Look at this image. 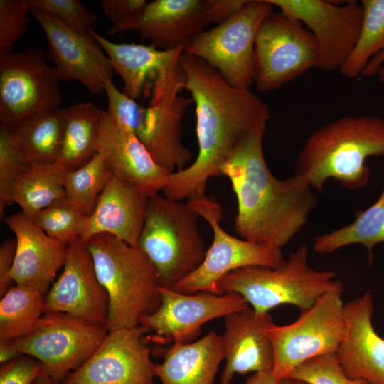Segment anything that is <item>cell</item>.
Here are the masks:
<instances>
[{
	"label": "cell",
	"instance_id": "obj_1",
	"mask_svg": "<svg viewBox=\"0 0 384 384\" xmlns=\"http://www.w3.org/2000/svg\"><path fill=\"white\" fill-rule=\"evenodd\" d=\"M180 63L184 90L195 104L198 154L186 168L171 173L162 190L165 197L177 201L206 196L208 179L221 175L230 153L255 125L271 117L260 98L230 85L204 60L183 52Z\"/></svg>",
	"mask_w": 384,
	"mask_h": 384
},
{
	"label": "cell",
	"instance_id": "obj_2",
	"mask_svg": "<svg viewBox=\"0 0 384 384\" xmlns=\"http://www.w3.org/2000/svg\"><path fill=\"white\" fill-rule=\"evenodd\" d=\"M267 122L255 125L221 167L238 201L235 230L252 242L280 248L306 224L317 197L300 176L278 179L265 159L262 140Z\"/></svg>",
	"mask_w": 384,
	"mask_h": 384
},
{
	"label": "cell",
	"instance_id": "obj_3",
	"mask_svg": "<svg viewBox=\"0 0 384 384\" xmlns=\"http://www.w3.org/2000/svg\"><path fill=\"white\" fill-rule=\"evenodd\" d=\"M185 75L180 59L163 70L154 80L148 105H142L107 82L104 91L106 111L131 131L143 144L154 160L171 173L188 166L192 152L182 142L183 119L191 97L181 93Z\"/></svg>",
	"mask_w": 384,
	"mask_h": 384
},
{
	"label": "cell",
	"instance_id": "obj_4",
	"mask_svg": "<svg viewBox=\"0 0 384 384\" xmlns=\"http://www.w3.org/2000/svg\"><path fill=\"white\" fill-rule=\"evenodd\" d=\"M384 156V119L345 116L330 122L307 138L295 165V175L321 191L329 178L353 191L368 182L367 158Z\"/></svg>",
	"mask_w": 384,
	"mask_h": 384
},
{
	"label": "cell",
	"instance_id": "obj_5",
	"mask_svg": "<svg viewBox=\"0 0 384 384\" xmlns=\"http://www.w3.org/2000/svg\"><path fill=\"white\" fill-rule=\"evenodd\" d=\"M85 244L109 295L107 331L136 326L142 316L160 307L156 270L139 247L108 233L94 235Z\"/></svg>",
	"mask_w": 384,
	"mask_h": 384
},
{
	"label": "cell",
	"instance_id": "obj_6",
	"mask_svg": "<svg viewBox=\"0 0 384 384\" xmlns=\"http://www.w3.org/2000/svg\"><path fill=\"white\" fill-rule=\"evenodd\" d=\"M309 250L302 245L276 267L247 266L233 270L217 283L219 295L235 292L258 313L282 304L304 311L324 294L341 285L332 270L319 271L310 267Z\"/></svg>",
	"mask_w": 384,
	"mask_h": 384
},
{
	"label": "cell",
	"instance_id": "obj_7",
	"mask_svg": "<svg viewBox=\"0 0 384 384\" xmlns=\"http://www.w3.org/2000/svg\"><path fill=\"white\" fill-rule=\"evenodd\" d=\"M199 218L188 203L158 194L149 198L136 246L156 269L160 287L171 289L203 262L206 250Z\"/></svg>",
	"mask_w": 384,
	"mask_h": 384
},
{
	"label": "cell",
	"instance_id": "obj_8",
	"mask_svg": "<svg viewBox=\"0 0 384 384\" xmlns=\"http://www.w3.org/2000/svg\"><path fill=\"white\" fill-rule=\"evenodd\" d=\"M272 8L267 0H247L229 18L196 36L184 53L204 60L232 87L250 90L253 84L255 39Z\"/></svg>",
	"mask_w": 384,
	"mask_h": 384
},
{
	"label": "cell",
	"instance_id": "obj_9",
	"mask_svg": "<svg viewBox=\"0 0 384 384\" xmlns=\"http://www.w3.org/2000/svg\"><path fill=\"white\" fill-rule=\"evenodd\" d=\"M108 331L65 313L48 312L27 336L0 347L16 356L28 355L37 359L43 371L62 383L84 363L102 343Z\"/></svg>",
	"mask_w": 384,
	"mask_h": 384
},
{
	"label": "cell",
	"instance_id": "obj_10",
	"mask_svg": "<svg viewBox=\"0 0 384 384\" xmlns=\"http://www.w3.org/2000/svg\"><path fill=\"white\" fill-rule=\"evenodd\" d=\"M60 79L44 50L26 47L0 55V122L12 130L60 109Z\"/></svg>",
	"mask_w": 384,
	"mask_h": 384
},
{
	"label": "cell",
	"instance_id": "obj_11",
	"mask_svg": "<svg viewBox=\"0 0 384 384\" xmlns=\"http://www.w3.org/2000/svg\"><path fill=\"white\" fill-rule=\"evenodd\" d=\"M341 285L321 295L309 309L301 311L294 322L277 326L268 333L272 342L278 380L288 377L304 361L335 353L346 328Z\"/></svg>",
	"mask_w": 384,
	"mask_h": 384
},
{
	"label": "cell",
	"instance_id": "obj_12",
	"mask_svg": "<svg viewBox=\"0 0 384 384\" xmlns=\"http://www.w3.org/2000/svg\"><path fill=\"white\" fill-rule=\"evenodd\" d=\"M317 43L297 19L282 11L262 21L255 43L253 84L270 92L319 68Z\"/></svg>",
	"mask_w": 384,
	"mask_h": 384
},
{
	"label": "cell",
	"instance_id": "obj_13",
	"mask_svg": "<svg viewBox=\"0 0 384 384\" xmlns=\"http://www.w3.org/2000/svg\"><path fill=\"white\" fill-rule=\"evenodd\" d=\"M188 206L212 228L213 242L201 265L171 289L185 294H218V282L229 272L247 266L277 267L284 260L280 248L235 238L220 225V204L206 196L188 201ZM219 295V294H218Z\"/></svg>",
	"mask_w": 384,
	"mask_h": 384
},
{
	"label": "cell",
	"instance_id": "obj_14",
	"mask_svg": "<svg viewBox=\"0 0 384 384\" xmlns=\"http://www.w3.org/2000/svg\"><path fill=\"white\" fill-rule=\"evenodd\" d=\"M247 0H155L148 2L130 31L161 50H184L211 23H220Z\"/></svg>",
	"mask_w": 384,
	"mask_h": 384
},
{
	"label": "cell",
	"instance_id": "obj_15",
	"mask_svg": "<svg viewBox=\"0 0 384 384\" xmlns=\"http://www.w3.org/2000/svg\"><path fill=\"white\" fill-rule=\"evenodd\" d=\"M159 292L160 307L153 314L142 316L139 324L152 331V341L159 344L190 343L207 321L250 306L235 292L185 294L161 287Z\"/></svg>",
	"mask_w": 384,
	"mask_h": 384
},
{
	"label": "cell",
	"instance_id": "obj_16",
	"mask_svg": "<svg viewBox=\"0 0 384 384\" xmlns=\"http://www.w3.org/2000/svg\"><path fill=\"white\" fill-rule=\"evenodd\" d=\"M280 11L305 24L318 46L319 68L340 70L361 31L363 8L356 1L343 4L325 0H267Z\"/></svg>",
	"mask_w": 384,
	"mask_h": 384
},
{
	"label": "cell",
	"instance_id": "obj_17",
	"mask_svg": "<svg viewBox=\"0 0 384 384\" xmlns=\"http://www.w3.org/2000/svg\"><path fill=\"white\" fill-rule=\"evenodd\" d=\"M139 324L108 333L96 351L61 384H154L155 365Z\"/></svg>",
	"mask_w": 384,
	"mask_h": 384
},
{
	"label": "cell",
	"instance_id": "obj_18",
	"mask_svg": "<svg viewBox=\"0 0 384 384\" xmlns=\"http://www.w3.org/2000/svg\"><path fill=\"white\" fill-rule=\"evenodd\" d=\"M30 12L45 33L47 57L60 80H78L93 95L104 91L106 83L112 80L114 70L90 33L75 31L38 9L31 7Z\"/></svg>",
	"mask_w": 384,
	"mask_h": 384
},
{
	"label": "cell",
	"instance_id": "obj_19",
	"mask_svg": "<svg viewBox=\"0 0 384 384\" xmlns=\"http://www.w3.org/2000/svg\"><path fill=\"white\" fill-rule=\"evenodd\" d=\"M107 291L99 281L92 256L79 238L68 246L63 270L45 297L44 313L62 312L105 327Z\"/></svg>",
	"mask_w": 384,
	"mask_h": 384
},
{
	"label": "cell",
	"instance_id": "obj_20",
	"mask_svg": "<svg viewBox=\"0 0 384 384\" xmlns=\"http://www.w3.org/2000/svg\"><path fill=\"white\" fill-rule=\"evenodd\" d=\"M97 153L114 176L123 180L149 197L166 185L171 172L160 166L139 139L102 110Z\"/></svg>",
	"mask_w": 384,
	"mask_h": 384
},
{
	"label": "cell",
	"instance_id": "obj_21",
	"mask_svg": "<svg viewBox=\"0 0 384 384\" xmlns=\"http://www.w3.org/2000/svg\"><path fill=\"white\" fill-rule=\"evenodd\" d=\"M223 318L225 366L219 384H230L235 373L273 371L274 351L268 333L274 324L272 316L249 306Z\"/></svg>",
	"mask_w": 384,
	"mask_h": 384
},
{
	"label": "cell",
	"instance_id": "obj_22",
	"mask_svg": "<svg viewBox=\"0 0 384 384\" xmlns=\"http://www.w3.org/2000/svg\"><path fill=\"white\" fill-rule=\"evenodd\" d=\"M370 291L344 304L346 328L336 351L346 374L369 384H384V338L372 324Z\"/></svg>",
	"mask_w": 384,
	"mask_h": 384
},
{
	"label": "cell",
	"instance_id": "obj_23",
	"mask_svg": "<svg viewBox=\"0 0 384 384\" xmlns=\"http://www.w3.org/2000/svg\"><path fill=\"white\" fill-rule=\"evenodd\" d=\"M4 220L16 241L11 272L13 282L45 294L65 264L68 246L50 238L21 211Z\"/></svg>",
	"mask_w": 384,
	"mask_h": 384
},
{
	"label": "cell",
	"instance_id": "obj_24",
	"mask_svg": "<svg viewBox=\"0 0 384 384\" xmlns=\"http://www.w3.org/2000/svg\"><path fill=\"white\" fill-rule=\"evenodd\" d=\"M149 198L132 184L113 176L100 194L80 238L86 242L94 235L108 233L136 246Z\"/></svg>",
	"mask_w": 384,
	"mask_h": 384
},
{
	"label": "cell",
	"instance_id": "obj_25",
	"mask_svg": "<svg viewBox=\"0 0 384 384\" xmlns=\"http://www.w3.org/2000/svg\"><path fill=\"white\" fill-rule=\"evenodd\" d=\"M90 35L97 41L124 82L123 93L136 100L142 94L150 95L159 75L178 60L184 49L161 50L152 45L114 43L93 29Z\"/></svg>",
	"mask_w": 384,
	"mask_h": 384
},
{
	"label": "cell",
	"instance_id": "obj_26",
	"mask_svg": "<svg viewBox=\"0 0 384 384\" xmlns=\"http://www.w3.org/2000/svg\"><path fill=\"white\" fill-rule=\"evenodd\" d=\"M223 359L222 336L211 330L196 341L173 344L155 374L161 384H213Z\"/></svg>",
	"mask_w": 384,
	"mask_h": 384
},
{
	"label": "cell",
	"instance_id": "obj_27",
	"mask_svg": "<svg viewBox=\"0 0 384 384\" xmlns=\"http://www.w3.org/2000/svg\"><path fill=\"white\" fill-rule=\"evenodd\" d=\"M102 110L85 102L63 108L64 127L56 163L65 171L76 169L97 154Z\"/></svg>",
	"mask_w": 384,
	"mask_h": 384
},
{
	"label": "cell",
	"instance_id": "obj_28",
	"mask_svg": "<svg viewBox=\"0 0 384 384\" xmlns=\"http://www.w3.org/2000/svg\"><path fill=\"white\" fill-rule=\"evenodd\" d=\"M64 171L56 162L32 164L16 178L11 203L33 218L55 201L65 197Z\"/></svg>",
	"mask_w": 384,
	"mask_h": 384
},
{
	"label": "cell",
	"instance_id": "obj_29",
	"mask_svg": "<svg viewBox=\"0 0 384 384\" xmlns=\"http://www.w3.org/2000/svg\"><path fill=\"white\" fill-rule=\"evenodd\" d=\"M63 127V108H60L9 130L14 142L29 166L57 161L62 144Z\"/></svg>",
	"mask_w": 384,
	"mask_h": 384
},
{
	"label": "cell",
	"instance_id": "obj_30",
	"mask_svg": "<svg viewBox=\"0 0 384 384\" xmlns=\"http://www.w3.org/2000/svg\"><path fill=\"white\" fill-rule=\"evenodd\" d=\"M351 223L316 236L313 244L314 250L326 254L346 245L361 244L366 247L371 265L373 247L384 242V186L378 200L366 210L357 211Z\"/></svg>",
	"mask_w": 384,
	"mask_h": 384
},
{
	"label": "cell",
	"instance_id": "obj_31",
	"mask_svg": "<svg viewBox=\"0 0 384 384\" xmlns=\"http://www.w3.org/2000/svg\"><path fill=\"white\" fill-rule=\"evenodd\" d=\"M45 297L16 284L1 297L0 343L21 338L31 332L44 314Z\"/></svg>",
	"mask_w": 384,
	"mask_h": 384
},
{
	"label": "cell",
	"instance_id": "obj_32",
	"mask_svg": "<svg viewBox=\"0 0 384 384\" xmlns=\"http://www.w3.org/2000/svg\"><path fill=\"white\" fill-rule=\"evenodd\" d=\"M363 21L356 43L339 70L348 78L361 75L369 60L384 49V0H362Z\"/></svg>",
	"mask_w": 384,
	"mask_h": 384
},
{
	"label": "cell",
	"instance_id": "obj_33",
	"mask_svg": "<svg viewBox=\"0 0 384 384\" xmlns=\"http://www.w3.org/2000/svg\"><path fill=\"white\" fill-rule=\"evenodd\" d=\"M114 174L98 153L82 166L66 171L64 177L65 197L87 215Z\"/></svg>",
	"mask_w": 384,
	"mask_h": 384
},
{
	"label": "cell",
	"instance_id": "obj_34",
	"mask_svg": "<svg viewBox=\"0 0 384 384\" xmlns=\"http://www.w3.org/2000/svg\"><path fill=\"white\" fill-rule=\"evenodd\" d=\"M88 218L89 215L64 197L43 209L33 220L53 240L68 246L80 238Z\"/></svg>",
	"mask_w": 384,
	"mask_h": 384
},
{
	"label": "cell",
	"instance_id": "obj_35",
	"mask_svg": "<svg viewBox=\"0 0 384 384\" xmlns=\"http://www.w3.org/2000/svg\"><path fill=\"white\" fill-rule=\"evenodd\" d=\"M309 384H369L362 379L348 377L341 367L335 353H329L308 359L288 376Z\"/></svg>",
	"mask_w": 384,
	"mask_h": 384
},
{
	"label": "cell",
	"instance_id": "obj_36",
	"mask_svg": "<svg viewBox=\"0 0 384 384\" xmlns=\"http://www.w3.org/2000/svg\"><path fill=\"white\" fill-rule=\"evenodd\" d=\"M16 146L11 131L0 124V215L6 205L11 204V192L16 178L28 167Z\"/></svg>",
	"mask_w": 384,
	"mask_h": 384
},
{
	"label": "cell",
	"instance_id": "obj_37",
	"mask_svg": "<svg viewBox=\"0 0 384 384\" xmlns=\"http://www.w3.org/2000/svg\"><path fill=\"white\" fill-rule=\"evenodd\" d=\"M28 0H0V55L14 51V46L27 31Z\"/></svg>",
	"mask_w": 384,
	"mask_h": 384
},
{
	"label": "cell",
	"instance_id": "obj_38",
	"mask_svg": "<svg viewBox=\"0 0 384 384\" xmlns=\"http://www.w3.org/2000/svg\"><path fill=\"white\" fill-rule=\"evenodd\" d=\"M30 6L57 18L68 28L89 33L97 21V15L79 0H28Z\"/></svg>",
	"mask_w": 384,
	"mask_h": 384
},
{
	"label": "cell",
	"instance_id": "obj_39",
	"mask_svg": "<svg viewBox=\"0 0 384 384\" xmlns=\"http://www.w3.org/2000/svg\"><path fill=\"white\" fill-rule=\"evenodd\" d=\"M146 0H103L101 6L105 15L112 21L109 34L130 31L145 9Z\"/></svg>",
	"mask_w": 384,
	"mask_h": 384
},
{
	"label": "cell",
	"instance_id": "obj_40",
	"mask_svg": "<svg viewBox=\"0 0 384 384\" xmlns=\"http://www.w3.org/2000/svg\"><path fill=\"white\" fill-rule=\"evenodd\" d=\"M42 371V365L37 359L21 355L1 363L0 384H33Z\"/></svg>",
	"mask_w": 384,
	"mask_h": 384
},
{
	"label": "cell",
	"instance_id": "obj_41",
	"mask_svg": "<svg viewBox=\"0 0 384 384\" xmlns=\"http://www.w3.org/2000/svg\"><path fill=\"white\" fill-rule=\"evenodd\" d=\"M16 248L14 238L4 240L0 247V295L2 297L12 287L14 283L11 278Z\"/></svg>",
	"mask_w": 384,
	"mask_h": 384
},
{
	"label": "cell",
	"instance_id": "obj_42",
	"mask_svg": "<svg viewBox=\"0 0 384 384\" xmlns=\"http://www.w3.org/2000/svg\"><path fill=\"white\" fill-rule=\"evenodd\" d=\"M384 65V49L374 55L366 65L361 76L370 78L377 74L378 70Z\"/></svg>",
	"mask_w": 384,
	"mask_h": 384
},
{
	"label": "cell",
	"instance_id": "obj_43",
	"mask_svg": "<svg viewBox=\"0 0 384 384\" xmlns=\"http://www.w3.org/2000/svg\"><path fill=\"white\" fill-rule=\"evenodd\" d=\"M279 380L273 371L255 373L248 378L245 384H279Z\"/></svg>",
	"mask_w": 384,
	"mask_h": 384
},
{
	"label": "cell",
	"instance_id": "obj_44",
	"mask_svg": "<svg viewBox=\"0 0 384 384\" xmlns=\"http://www.w3.org/2000/svg\"><path fill=\"white\" fill-rule=\"evenodd\" d=\"M33 384H61V383L54 380L46 373L42 371Z\"/></svg>",
	"mask_w": 384,
	"mask_h": 384
},
{
	"label": "cell",
	"instance_id": "obj_45",
	"mask_svg": "<svg viewBox=\"0 0 384 384\" xmlns=\"http://www.w3.org/2000/svg\"><path fill=\"white\" fill-rule=\"evenodd\" d=\"M279 384H309L303 380L290 378V377H286L281 380H279Z\"/></svg>",
	"mask_w": 384,
	"mask_h": 384
},
{
	"label": "cell",
	"instance_id": "obj_46",
	"mask_svg": "<svg viewBox=\"0 0 384 384\" xmlns=\"http://www.w3.org/2000/svg\"><path fill=\"white\" fill-rule=\"evenodd\" d=\"M376 75L378 76L380 82L384 84V65L378 70Z\"/></svg>",
	"mask_w": 384,
	"mask_h": 384
}]
</instances>
